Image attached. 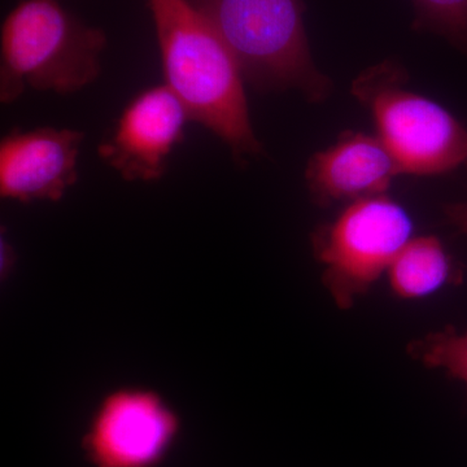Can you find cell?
<instances>
[{"label": "cell", "mask_w": 467, "mask_h": 467, "mask_svg": "<svg viewBox=\"0 0 467 467\" xmlns=\"http://www.w3.org/2000/svg\"><path fill=\"white\" fill-rule=\"evenodd\" d=\"M85 133L70 129L15 130L0 143V196L20 202H58L78 180Z\"/></svg>", "instance_id": "cell-8"}, {"label": "cell", "mask_w": 467, "mask_h": 467, "mask_svg": "<svg viewBox=\"0 0 467 467\" xmlns=\"http://www.w3.org/2000/svg\"><path fill=\"white\" fill-rule=\"evenodd\" d=\"M220 34L259 91L297 90L322 103L333 82L316 67L304 26L303 0H190Z\"/></svg>", "instance_id": "cell-2"}, {"label": "cell", "mask_w": 467, "mask_h": 467, "mask_svg": "<svg viewBox=\"0 0 467 467\" xmlns=\"http://www.w3.org/2000/svg\"><path fill=\"white\" fill-rule=\"evenodd\" d=\"M413 29L441 36L467 57V0H411Z\"/></svg>", "instance_id": "cell-12"}, {"label": "cell", "mask_w": 467, "mask_h": 467, "mask_svg": "<svg viewBox=\"0 0 467 467\" xmlns=\"http://www.w3.org/2000/svg\"><path fill=\"white\" fill-rule=\"evenodd\" d=\"M107 36L57 0H23L0 36V100L14 103L26 88L73 94L100 75Z\"/></svg>", "instance_id": "cell-3"}, {"label": "cell", "mask_w": 467, "mask_h": 467, "mask_svg": "<svg viewBox=\"0 0 467 467\" xmlns=\"http://www.w3.org/2000/svg\"><path fill=\"white\" fill-rule=\"evenodd\" d=\"M408 353L423 367L439 368L467 383V330L447 327L409 343Z\"/></svg>", "instance_id": "cell-11"}, {"label": "cell", "mask_w": 467, "mask_h": 467, "mask_svg": "<svg viewBox=\"0 0 467 467\" xmlns=\"http://www.w3.org/2000/svg\"><path fill=\"white\" fill-rule=\"evenodd\" d=\"M441 239L434 235L411 238L392 261L387 278L389 288L401 300H420L461 279Z\"/></svg>", "instance_id": "cell-10"}, {"label": "cell", "mask_w": 467, "mask_h": 467, "mask_svg": "<svg viewBox=\"0 0 467 467\" xmlns=\"http://www.w3.org/2000/svg\"><path fill=\"white\" fill-rule=\"evenodd\" d=\"M463 167L467 169V161ZM444 214L448 223L453 226L457 233L467 235V201L445 205Z\"/></svg>", "instance_id": "cell-13"}, {"label": "cell", "mask_w": 467, "mask_h": 467, "mask_svg": "<svg viewBox=\"0 0 467 467\" xmlns=\"http://www.w3.org/2000/svg\"><path fill=\"white\" fill-rule=\"evenodd\" d=\"M407 70L386 60L358 75L352 95L371 113L402 174L441 175L467 161V129L436 101L407 88Z\"/></svg>", "instance_id": "cell-4"}, {"label": "cell", "mask_w": 467, "mask_h": 467, "mask_svg": "<svg viewBox=\"0 0 467 467\" xmlns=\"http://www.w3.org/2000/svg\"><path fill=\"white\" fill-rule=\"evenodd\" d=\"M165 86L190 119L213 131L245 164L264 152L250 119L241 67L211 23L190 0H147Z\"/></svg>", "instance_id": "cell-1"}, {"label": "cell", "mask_w": 467, "mask_h": 467, "mask_svg": "<svg viewBox=\"0 0 467 467\" xmlns=\"http://www.w3.org/2000/svg\"><path fill=\"white\" fill-rule=\"evenodd\" d=\"M401 169L377 135L347 131L306 165L310 198L319 207L383 195Z\"/></svg>", "instance_id": "cell-9"}, {"label": "cell", "mask_w": 467, "mask_h": 467, "mask_svg": "<svg viewBox=\"0 0 467 467\" xmlns=\"http://www.w3.org/2000/svg\"><path fill=\"white\" fill-rule=\"evenodd\" d=\"M407 209L387 193L348 202L312 236L322 282L337 308L347 310L383 275L413 238Z\"/></svg>", "instance_id": "cell-5"}, {"label": "cell", "mask_w": 467, "mask_h": 467, "mask_svg": "<svg viewBox=\"0 0 467 467\" xmlns=\"http://www.w3.org/2000/svg\"><path fill=\"white\" fill-rule=\"evenodd\" d=\"M190 117L168 86L138 95L119 116L99 156L126 181H155L167 171L168 158L183 142Z\"/></svg>", "instance_id": "cell-7"}, {"label": "cell", "mask_w": 467, "mask_h": 467, "mask_svg": "<svg viewBox=\"0 0 467 467\" xmlns=\"http://www.w3.org/2000/svg\"><path fill=\"white\" fill-rule=\"evenodd\" d=\"M181 429L180 416L159 392L122 387L98 404L82 451L92 467H158Z\"/></svg>", "instance_id": "cell-6"}]
</instances>
